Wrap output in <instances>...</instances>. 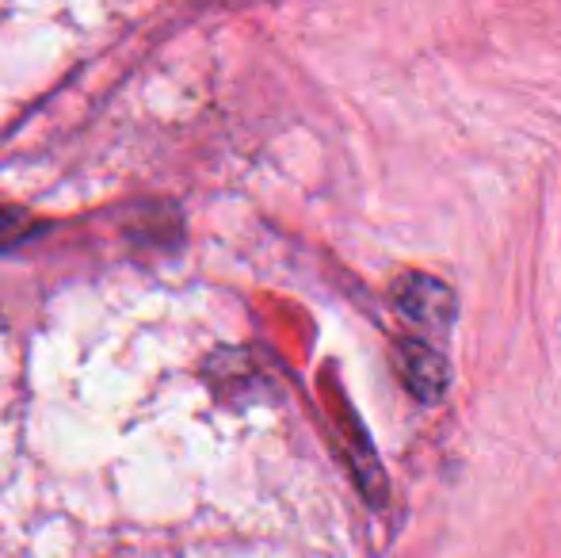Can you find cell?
<instances>
[{
	"instance_id": "obj_1",
	"label": "cell",
	"mask_w": 561,
	"mask_h": 558,
	"mask_svg": "<svg viewBox=\"0 0 561 558\" xmlns=\"http://www.w3.org/2000/svg\"><path fill=\"white\" fill-rule=\"evenodd\" d=\"M393 306L398 314L416 329V337L432 341V337H444L455 321V291L436 276H405L393 287Z\"/></svg>"
},
{
	"instance_id": "obj_2",
	"label": "cell",
	"mask_w": 561,
	"mask_h": 558,
	"mask_svg": "<svg viewBox=\"0 0 561 558\" xmlns=\"http://www.w3.org/2000/svg\"><path fill=\"white\" fill-rule=\"evenodd\" d=\"M401 379H405L409 395L421 398L424 406H432L447 390V360L424 337H405L401 341Z\"/></svg>"
},
{
	"instance_id": "obj_3",
	"label": "cell",
	"mask_w": 561,
	"mask_h": 558,
	"mask_svg": "<svg viewBox=\"0 0 561 558\" xmlns=\"http://www.w3.org/2000/svg\"><path fill=\"white\" fill-rule=\"evenodd\" d=\"M31 230H35V223L27 215H20L12 207H0V249L20 246L23 238H31Z\"/></svg>"
}]
</instances>
